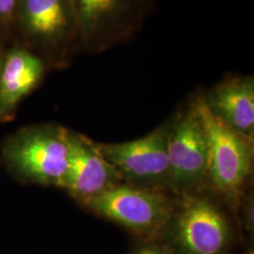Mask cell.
<instances>
[{
    "label": "cell",
    "instance_id": "6da1fadb",
    "mask_svg": "<svg viewBox=\"0 0 254 254\" xmlns=\"http://www.w3.org/2000/svg\"><path fill=\"white\" fill-rule=\"evenodd\" d=\"M234 236L226 214L203 190L177 197L160 240L176 254H229Z\"/></svg>",
    "mask_w": 254,
    "mask_h": 254
},
{
    "label": "cell",
    "instance_id": "7a4b0ae2",
    "mask_svg": "<svg viewBox=\"0 0 254 254\" xmlns=\"http://www.w3.org/2000/svg\"><path fill=\"white\" fill-rule=\"evenodd\" d=\"M170 193L122 183L81 204L98 217L127 229L139 240H160L177 201V197Z\"/></svg>",
    "mask_w": 254,
    "mask_h": 254
},
{
    "label": "cell",
    "instance_id": "3957f363",
    "mask_svg": "<svg viewBox=\"0 0 254 254\" xmlns=\"http://www.w3.org/2000/svg\"><path fill=\"white\" fill-rule=\"evenodd\" d=\"M205 128L209 146L207 189L234 209L245 193L254 162V140L242 136L216 118L201 94L192 98Z\"/></svg>",
    "mask_w": 254,
    "mask_h": 254
},
{
    "label": "cell",
    "instance_id": "277c9868",
    "mask_svg": "<svg viewBox=\"0 0 254 254\" xmlns=\"http://www.w3.org/2000/svg\"><path fill=\"white\" fill-rule=\"evenodd\" d=\"M80 49L101 53L142 27L155 0H70Z\"/></svg>",
    "mask_w": 254,
    "mask_h": 254
},
{
    "label": "cell",
    "instance_id": "5b68a950",
    "mask_svg": "<svg viewBox=\"0 0 254 254\" xmlns=\"http://www.w3.org/2000/svg\"><path fill=\"white\" fill-rule=\"evenodd\" d=\"M15 22L46 63L62 67L80 49L70 0H20Z\"/></svg>",
    "mask_w": 254,
    "mask_h": 254
},
{
    "label": "cell",
    "instance_id": "8992f818",
    "mask_svg": "<svg viewBox=\"0 0 254 254\" xmlns=\"http://www.w3.org/2000/svg\"><path fill=\"white\" fill-rule=\"evenodd\" d=\"M168 157L169 190L174 196L207 189L208 138L192 99L170 121Z\"/></svg>",
    "mask_w": 254,
    "mask_h": 254
},
{
    "label": "cell",
    "instance_id": "52a82bcc",
    "mask_svg": "<svg viewBox=\"0 0 254 254\" xmlns=\"http://www.w3.org/2000/svg\"><path fill=\"white\" fill-rule=\"evenodd\" d=\"M68 133L54 125L25 129L5 145L6 159L31 181L59 188L68 168Z\"/></svg>",
    "mask_w": 254,
    "mask_h": 254
},
{
    "label": "cell",
    "instance_id": "ba28073f",
    "mask_svg": "<svg viewBox=\"0 0 254 254\" xmlns=\"http://www.w3.org/2000/svg\"><path fill=\"white\" fill-rule=\"evenodd\" d=\"M169 128L170 121L135 140L121 143L96 142V146L102 155L116 168L124 183L170 191Z\"/></svg>",
    "mask_w": 254,
    "mask_h": 254
},
{
    "label": "cell",
    "instance_id": "9c48e42d",
    "mask_svg": "<svg viewBox=\"0 0 254 254\" xmlns=\"http://www.w3.org/2000/svg\"><path fill=\"white\" fill-rule=\"evenodd\" d=\"M68 168L60 189L80 203L124 183L116 168L102 155L96 142L69 131Z\"/></svg>",
    "mask_w": 254,
    "mask_h": 254
},
{
    "label": "cell",
    "instance_id": "30bf717a",
    "mask_svg": "<svg viewBox=\"0 0 254 254\" xmlns=\"http://www.w3.org/2000/svg\"><path fill=\"white\" fill-rule=\"evenodd\" d=\"M201 96L216 118L236 133L254 140V76L229 74Z\"/></svg>",
    "mask_w": 254,
    "mask_h": 254
},
{
    "label": "cell",
    "instance_id": "8fae6325",
    "mask_svg": "<svg viewBox=\"0 0 254 254\" xmlns=\"http://www.w3.org/2000/svg\"><path fill=\"white\" fill-rule=\"evenodd\" d=\"M45 71L46 62L26 48L14 47L5 55L0 73V120L9 118L42 80Z\"/></svg>",
    "mask_w": 254,
    "mask_h": 254
},
{
    "label": "cell",
    "instance_id": "7c38bea8",
    "mask_svg": "<svg viewBox=\"0 0 254 254\" xmlns=\"http://www.w3.org/2000/svg\"><path fill=\"white\" fill-rule=\"evenodd\" d=\"M241 214V222L242 228L244 229L246 234L254 240V190H249L243 194L239 206Z\"/></svg>",
    "mask_w": 254,
    "mask_h": 254
},
{
    "label": "cell",
    "instance_id": "4fadbf2b",
    "mask_svg": "<svg viewBox=\"0 0 254 254\" xmlns=\"http://www.w3.org/2000/svg\"><path fill=\"white\" fill-rule=\"evenodd\" d=\"M129 254H176L161 240H139Z\"/></svg>",
    "mask_w": 254,
    "mask_h": 254
},
{
    "label": "cell",
    "instance_id": "5bb4252c",
    "mask_svg": "<svg viewBox=\"0 0 254 254\" xmlns=\"http://www.w3.org/2000/svg\"><path fill=\"white\" fill-rule=\"evenodd\" d=\"M20 0H0V27H10L16 21Z\"/></svg>",
    "mask_w": 254,
    "mask_h": 254
},
{
    "label": "cell",
    "instance_id": "9a60e30c",
    "mask_svg": "<svg viewBox=\"0 0 254 254\" xmlns=\"http://www.w3.org/2000/svg\"><path fill=\"white\" fill-rule=\"evenodd\" d=\"M4 58H5V55H4V53H3V50H2V46H1V45H0V73H1V70H2V67H3Z\"/></svg>",
    "mask_w": 254,
    "mask_h": 254
},
{
    "label": "cell",
    "instance_id": "2e32d148",
    "mask_svg": "<svg viewBox=\"0 0 254 254\" xmlns=\"http://www.w3.org/2000/svg\"><path fill=\"white\" fill-rule=\"evenodd\" d=\"M254 254V252H249V253H247V254Z\"/></svg>",
    "mask_w": 254,
    "mask_h": 254
}]
</instances>
